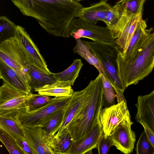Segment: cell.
I'll list each match as a JSON object with an SVG mask.
<instances>
[{
  "instance_id": "cell-1",
  "label": "cell",
  "mask_w": 154,
  "mask_h": 154,
  "mask_svg": "<svg viewBox=\"0 0 154 154\" xmlns=\"http://www.w3.org/2000/svg\"><path fill=\"white\" fill-rule=\"evenodd\" d=\"M24 16L36 20L50 34L69 38V27L82 6L74 0H11Z\"/></svg>"
},
{
  "instance_id": "cell-2",
  "label": "cell",
  "mask_w": 154,
  "mask_h": 154,
  "mask_svg": "<svg viewBox=\"0 0 154 154\" xmlns=\"http://www.w3.org/2000/svg\"><path fill=\"white\" fill-rule=\"evenodd\" d=\"M116 60L119 77L125 88L137 84L147 76L154 67V32L131 59L124 58L119 48Z\"/></svg>"
},
{
  "instance_id": "cell-3",
  "label": "cell",
  "mask_w": 154,
  "mask_h": 154,
  "mask_svg": "<svg viewBox=\"0 0 154 154\" xmlns=\"http://www.w3.org/2000/svg\"><path fill=\"white\" fill-rule=\"evenodd\" d=\"M93 80V86L87 102L67 127L74 140L85 137L99 119L103 106V84L99 74Z\"/></svg>"
},
{
  "instance_id": "cell-4",
  "label": "cell",
  "mask_w": 154,
  "mask_h": 154,
  "mask_svg": "<svg viewBox=\"0 0 154 154\" xmlns=\"http://www.w3.org/2000/svg\"><path fill=\"white\" fill-rule=\"evenodd\" d=\"M82 41L89 47L98 59L105 72L106 78L114 89L123 93L126 88L120 79L117 72L116 59L119 48L116 43Z\"/></svg>"
},
{
  "instance_id": "cell-5",
  "label": "cell",
  "mask_w": 154,
  "mask_h": 154,
  "mask_svg": "<svg viewBox=\"0 0 154 154\" xmlns=\"http://www.w3.org/2000/svg\"><path fill=\"white\" fill-rule=\"evenodd\" d=\"M72 97H54L42 107L30 112H19L14 117L23 127H42L58 110L69 104Z\"/></svg>"
},
{
  "instance_id": "cell-6",
  "label": "cell",
  "mask_w": 154,
  "mask_h": 154,
  "mask_svg": "<svg viewBox=\"0 0 154 154\" xmlns=\"http://www.w3.org/2000/svg\"><path fill=\"white\" fill-rule=\"evenodd\" d=\"M0 59L14 69L29 84L30 78L26 66L32 62L28 54L15 36L0 43Z\"/></svg>"
},
{
  "instance_id": "cell-7",
  "label": "cell",
  "mask_w": 154,
  "mask_h": 154,
  "mask_svg": "<svg viewBox=\"0 0 154 154\" xmlns=\"http://www.w3.org/2000/svg\"><path fill=\"white\" fill-rule=\"evenodd\" d=\"M32 94L3 81L0 88V115L14 117L26 110V102Z\"/></svg>"
},
{
  "instance_id": "cell-8",
  "label": "cell",
  "mask_w": 154,
  "mask_h": 154,
  "mask_svg": "<svg viewBox=\"0 0 154 154\" xmlns=\"http://www.w3.org/2000/svg\"><path fill=\"white\" fill-rule=\"evenodd\" d=\"M69 31L70 36L75 39L85 38L103 43H116V39L107 26L92 24L79 18L74 19L72 21Z\"/></svg>"
},
{
  "instance_id": "cell-9",
  "label": "cell",
  "mask_w": 154,
  "mask_h": 154,
  "mask_svg": "<svg viewBox=\"0 0 154 154\" xmlns=\"http://www.w3.org/2000/svg\"><path fill=\"white\" fill-rule=\"evenodd\" d=\"M130 113L125 99L101 110L99 119L105 137L110 135L119 123Z\"/></svg>"
},
{
  "instance_id": "cell-10",
  "label": "cell",
  "mask_w": 154,
  "mask_h": 154,
  "mask_svg": "<svg viewBox=\"0 0 154 154\" xmlns=\"http://www.w3.org/2000/svg\"><path fill=\"white\" fill-rule=\"evenodd\" d=\"M129 113L119 123L110 135L116 148L122 152L129 154L133 152L136 141L134 131L131 128L133 122Z\"/></svg>"
},
{
  "instance_id": "cell-11",
  "label": "cell",
  "mask_w": 154,
  "mask_h": 154,
  "mask_svg": "<svg viewBox=\"0 0 154 154\" xmlns=\"http://www.w3.org/2000/svg\"><path fill=\"white\" fill-rule=\"evenodd\" d=\"M15 36L28 54L32 64L44 72L51 74L44 58L25 29L17 25Z\"/></svg>"
},
{
  "instance_id": "cell-12",
  "label": "cell",
  "mask_w": 154,
  "mask_h": 154,
  "mask_svg": "<svg viewBox=\"0 0 154 154\" xmlns=\"http://www.w3.org/2000/svg\"><path fill=\"white\" fill-rule=\"evenodd\" d=\"M103 132L100 119L86 136L76 140H73L69 148L64 154L92 153L97 148L99 137Z\"/></svg>"
},
{
  "instance_id": "cell-13",
  "label": "cell",
  "mask_w": 154,
  "mask_h": 154,
  "mask_svg": "<svg viewBox=\"0 0 154 154\" xmlns=\"http://www.w3.org/2000/svg\"><path fill=\"white\" fill-rule=\"evenodd\" d=\"M93 83V80H92L84 89L80 91L73 92L63 122L58 132L67 128L70 121L85 106L91 93Z\"/></svg>"
},
{
  "instance_id": "cell-14",
  "label": "cell",
  "mask_w": 154,
  "mask_h": 154,
  "mask_svg": "<svg viewBox=\"0 0 154 154\" xmlns=\"http://www.w3.org/2000/svg\"><path fill=\"white\" fill-rule=\"evenodd\" d=\"M135 106L136 121L145 124L154 133V90L147 95L138 96Z\"/></svg>"
},
{
  "instance_id": "cell-15",
  "label": "cell",
  "mask_w": 154,
  "mask_h": 154,
  "mask_svg": "<svg viewBox=\"0 0 154 154\" xmlns=\"http://www.w3.org/2000/svg\"><path fill=\"white\" fill-rule=\"evenodd\" d=\"M23 128L26 140L35 154H54L48 144L45 131L42 127Z\"/></svg>"
},
{
  "instance_id": "cell-16",
  "label": "cell",
  "mask_w": 154,
  "mask_h": 154,
  "mask_svg": "<svg viewBox=\"0 0 154 154\" xmlns=\"http://www.w3.org/2000/svg\"><path fill=\"white\" fill-rule=\"evenodd\" d=\"M146 22L143 19L138 22L127 50L124 53L121 51V54L124 58L126 59L131 58L141 47L153 29L152 28L146 29Z\"/></svg>"
},
{
  "instance_id": "cell-17",
  "label": "cell",
  "mask_w": 154,
  "mask_h": 154,
  "mask_svg": "<svg viewBox=\"0 0 154 154\" xmlns=\"http://www.w3.org/2000/svg\"><path fill=\"white\" fill-rule=\"evenodd\" d=\"M124 15L122 29L118 37L116 39V44L123 53L127 50L131 39L138 22L142 19V14Z\"/></svg>"
},
{
  "instance_id": "cell-18",
  "label": "cell",
  "mask_w": 154,
  "mask_h": 154,
  "mask_svg": "<svg viewBox=\"0 0 154 154\" xmlns=\"http://www.w3.org/2000/svg\"><path fill=\"white\" fill-rule=\"evenodd\" d=\"M112 7L106 2H100L87 7H82L76 17L90 23L96 24L99 20L105 22Z\"/></svg>"
},
{
  "instance_id": "cell-19",
  "label": "cell",
  "mask_w": 154,
  "mask_h": 154,
  "mask_svg": "<svg viewBox=\"0 0 154 154\" xmlns=\"http://www.w3.org/2000/svg\"><path fill=\"white\" fill-rule=\"evenodd\" d=\"M0 78L17 88L27 93H31V88L25 81L12 68L0 59Z\"/></svg>"
},
{
  "instance_id": "cell-20",
  "label": "cell",
  "mask_w": 154,
  "mask_h": 154,
  "mask_svg": "<svg viewBox=\"0 0 154 154\" xmlns=\"http://www.w3.org/2000/svg\"><path fill=\"white\" fill-rule=\"evenodd\" d=\"M26 68L30 77L29 85L32 90L34 91L45 85L53 83L56 81L51 74L41 71L31 63H28Z\"/></svg>"
},
{
  "instance_id": "cell-21",
  "label": "cell",
  "mask_w": 154,
  "mask_h": 154,
  "mask_svg": "<svg viewBox=\"0 0 154 154\" xmlns=\"http://www.w3.org/2000/svg\"><path fill=\"white\" fill-rule=\"evenodd\" d=\"M34 91L40 94L55 97L71 96L74 92L71 86L68 83L57 81L36 89Z\"/></svg>"
},
{
  "instance_id": "cell-22",
  "label": "cell",
  "mask_w": 154,
  "mask_h": 154,
  "mask_svg": "<svg viewBox=\"0 0 154 154\" xmlns=\"http://www.w3.org/2000/svg\"><path fill=\"white\" fill-rule=\"evenodd\" d=\"M67 128L57 132L48 140V144L54 154H64L69 148L73 141Z\"/></svg>"
},
{
  "instance_id": "cell-23",
  "label": "cell",
  "mask_w": 154,
  "mask_h": 154,
  "mask_svg": "<svg viewBox=\"0 0 154 154\" xmlns=\"http://www.w3.org/2000/svg\"><path fill=\"white\" fill-rule=\"evenodd\" d=\"M0 128L16 139L26 140L23 127L14 117L0 115Z\"/></svg>"
},
{
  "instance_id": "cell-24",
  "label": "cell",
  "mask_w": 154,
  "mask_h": 154,
  "mask_svg": "<svg viewBox=\"0 0 154 154\" xmlns=\"http://www.w3.org/2000/svg\"><path fill=\"white\" fill-rule=\"evenodd\" d=\"M83 64L80 59L74 60L72 64L61 72L51 75L56 81L63 82L73 86L75 81L79 76V72Z\"/></svg>"
},
{
  "instance_id": "cell-25",
  "label": "cell",
  "mask_w": 154,
  "mask_h": 154,
  "mask_svg": "<svg viewBox=\"0 0 154 154\" xmlns=\"http://www.w3.org/2000/svg\"><path fill=\"white\" fill-rule=\"evenodd\" d=\"M76 45L73 48L74 53H76L85 60L90 65L101 71L106 78V75L100 63L89 47L84 43L80 38L75 39Z\"/></svg>"
},
{
  "instance_id": "cell-26",
  "label": "cell",
  "mask_w": 154,
  "mask_h": 154,
  "mask_svg": "<svg viewBox=\"0 0 154 154\" xmlns=\"http://www.w3.org/2000/svg\"><path fill=\"white\" fill-rule=\"evenodd\" d=\"M68 105L58 110L49 121L42 127L45 131L48 140L53 137L60 128Z\"/></svg>"
},
{
  "instance_id": "cell-27",
  "label": "cell",
  "mask_w": 154,
  "mask_h": 154,
  "mask_svg": "<svg viewBox=\"0 0 154 154\" xmlns=\"http://www.w3.org/2000/svg\"><path fill=\"white\" fill-rule=\"evenodd\" d=\"M146 0H120L117 2L127 16L142 14L143 4Z\"/></svg>"
},
{
  "instance_id": "cell-28",
  "label": "cell",
  "mask_w": 154,
  "mask_h": 154,
  "mask_svg": "<svg viewBox=\"0 0 154 154\" xmlns=\"http://www.w3.org/2000/svg\"><path fill=\"white\" fill-rule=\"evenodd\" d=\"M17 26L8 17L4 16H0V43L15 36Z\"/></svg>"
},
{
  "instance_id": "cell-29",
  "label": "cell",
  "mask_w": 154,
  "mask_h": 154,
  "mask_svg": "<svg viewBox=\"0 0 154 154\" xmlns=\"http://www.w3.org/2000/svg\"><path fill=\"white\" fill-rule=\"evenodd\" d=\"M52 98L47 95L32 94L26 102V110L23 111L30 112L37 110L47 104Z\"/></svg>"
},
{
  "instance_id": "cell-30",
  "label": "cell",
  "mask_w": 154,
  "mask_h": 154,
  "mask_svg": "<svg viewBox=\"0 0 154 154\" xmlns=\"http://www.w3.org/2000/svg\"><path fill=\"white\" fill-rule=\"evenodd\" d=\"M98 71L103 84V105L105 106V107H109L115 104V99L116 93H115L114 88L104 75L101 71Z\"/></svg>"
},
{
  "instance_id": "cell-31",
  "label": "cell",
  "mask_w": 154,
  "mask_h": 154,
  "mask_svg": "<svg viewBox=\"0 0 154 154\" xmlns=\"http://www.w3.org/2000/svg\"><path fill=\"white\" fill-rule=\"evenodd\" d=\"M0 140L11 154H25L18 144L16 139L0 128Z\"/></svg>"
},
{
  "instance_id": "cell-32",
  "label": "cell",
  "mask_w": 154,
  "mask_h": 154,
  "mask_svg": "<svg viewBox=\"0 0 154 154\" xmlns=\"http://www.w3.org/2000/svg\"><path fill=\"white\" fill-rule=\"evenodd\" d=\"M123 11L117 2L107 14L104 22L110 31L116 26L122 17Z\"/></svg>"
},
{
  "instance_id": "cell-33",
  "label": "cell",
  "mask_w": 154,
  "mask_h": 154,
  "mask_svg": "<svg viewBox=\"0 0 154 154\" xmlns=\"http://www.w3.org/2000/svg\"><path fill=\"white\" fill-rule=\"evenodd\" d=\"M136 154H154V146L144 131L142 133L135 148Z\"/></svg>"
},
{
  "instance_id": "cell-34",
  "label": "cell",
  "mask_w": 154,
  "mask_h": 154,
  "mask_svg": "<svg viewBox=\"0 0 154 154\" xmlns=\"http://www.w3.org/2000/svg\"><path fill=\"white\" fill-rule=\"evenodd\" d=\"M114 146L113 142L109 136L105 137L103 132L100 136L97 149L99 154H107L110 148Z\"/></svg>"
},
{
  "instance_id": "cell-35",
  "label": "cell",
  "mask_w": 154,
  "mask_h": 154,
  "mask_svg": "<svg viewBox=\"0 0 154 154\" xmlns=\"http://www.w3.org/2000/svg\"><path fill=\"white\" fill-rule=\"evenodd\" d=\"M16 140L18 144L25 154H35L32 148L26 140Z\"/></svg>"
},
{
  "instance_id": "cell-36",
  "label": "cell",
  "mask_w": 154,
  "mask_h": 154,
  "mask_svg": "<svg viewBox=\"0 0 154 154\" xmlns=\"http://www.w3.org/2000/svg\"><path fill=\"white\" fill-rule=\"evenodd\" d=\"M141 124L143 126L149 139L154 146V133L145 124L143 123Z\"/></svg>"
},
{
  "instance_id": "cell-37",
  "label": "cell",
  "mask_w": 154,
  "mask_h": 154,
  "mask_svg": "<svg viewBox=\"0 0 154 154\" xmlns=\"http://www.w3.org/2000/svg\"><path fill=\"white\" fill-rule=\"evenodd\" d=\"M108 0H100L101 1H104L106 2Z\"/></svg>"
},
{
  "instance_id": "cell-38",
  "label": "cell",
  "mask_w": 154,
  "mask_h": 154,
  "mask_svg": "<svg viewBox=\"0 0 154 154\" xmlns=\"http://www.w3.org/2000/svg\"><path fill=\"white\" fill-rule=\"evenodd\" d=\"M74 0L79 2V1H80L84 0Z\"/></svg>"
}]
</instances>
